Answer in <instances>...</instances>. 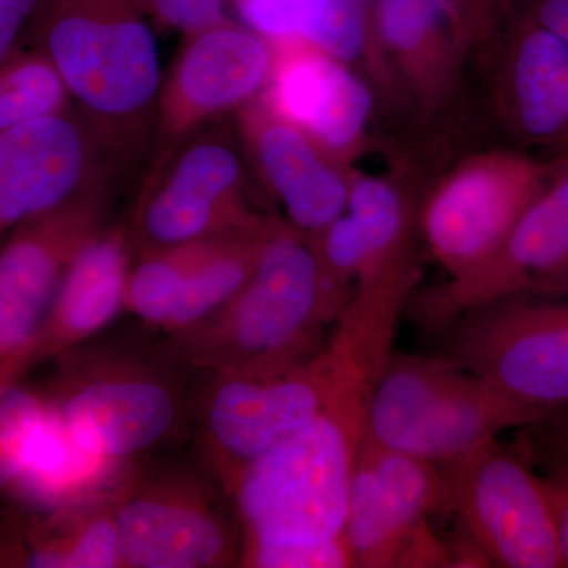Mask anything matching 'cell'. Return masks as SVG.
Segmentation results:
<instances>
[{
	"label": "cell",
	"mask_w": 568,
	"mask_h": 568,
	"mask_svg": "<svg viewBox=\"0 0 568 568\" xmlns=\"http://www.w3.org/2000/svg\"><path fill=\"white\" fill-rule=\"evenodd\" d=\"M351 298L325 267L315 235L283 219L244 287L178 331L174 346L185 361L220 373L278 375L315 357L323 328Z\"/></svg>",
	"instance_id": "1"
},
{
	"label": "cell",
	"mask_w": 568,
	"mask_h": 568,
	"mask_svg": "<svg viewBox=\"0 0 568 568\" xmlns=\"http://www.w3.org/2000/svg\"><path fill=\"white\" fill-rule=\"evenodd\" d=\"M377 379L366 369L354 373L312 422L245 467L234 488L248 547L345 536L351 480Z\"/></svg>",
	"instance_id": "2"
},
{
	"label": "cell",
	"mask_w": 568,
	"mask_h": 568,
	"mask_svg": "<svg viewBox=\"0 0 568 568\" xmlns=\"http://www.w3.org/2000/svg\"><path fill=\"white\" fill-rule=\"evenodd\" d=\"M145 0H48L26 47L51 55L74 103L126 159L148 164L163 74Z\"/></svg>",
	"instance_id": "3"
},
{
	"label": "cell",
	"mask_w": 568,
	"mask_h": 568,
	"mask_svg": "<svg viewBox=\"0 0 568 568\" xmlns=\"http://www.w3.org/2000/svg\"><path fill=\"white\" fill-rule=\"evenodd\" d=\"M547 422L544 410L437 355L395 351L373 388L366 437L447 465L508 429Z\"/></svg>",
	"instance_id": "4"
},
{
	"label": "cell",
	"mask_w": 568,
	"mask_h": 568,
	"mask_svg": "<svg viewBox=\"0 0 568 568\" xmlns=\"http://www.w3.org/2000/svg\"><path fill=\"white\" fill-rule=\"evenodd\" d=\"M432 354L484 377L551 420L568 410V295L510 294L426 332Z\"/></svg>",
	"instance_id": "5"
},
{
	"label": "cell",
	"mask_w": 568,
	"mask_h": 568,
	"mask_svg": "<svg viewBox=\"0 0 568 568\" xmlns=\"http://www.w3.org/2000/svg\"><path fill=\"white\" fill-rule=\"evenodd\" d=\"M250 173L233 114L197 130L159 178L138 190L133 252L189 244L263 222L268 215L250 203Z\"/></svg>",
	"instance_id": "6"
},
{
	"label": "cell",
	"mask_w": 568,
	"mask_h": 568,
	"mask_svg": "<svg viewBox=\"0 0 568 568\" xmlns=\"http://www.w3.org/2000/svg\"><path fill=\"white\" fill-rule=\"evenodd\" d=\"M558 162L506 149L478 152L432 186L417 207L418 234L447 282L493 260Z\"/></svg>",
	"instance_id": "7"
},
{
	"label": "cell",
	"mask_w": 568,
	"mask_h": 568,
	"mask_svg": "<svg viewBox=\"0 0 568 568\" xmlns=\"http://www.w3.org/2000/svg\"><path fill=\"white\" fill-rule=\"evenodd\" d=\"M443 466L452 515L484 566L564 568L544 477L493 440Z\"/></svg>",
	"instance_id": "8"
},
{
	"label": "cell",
	"mask_w": 568,
	"mask_h": 568,
	"mask_svg": "<svg viewBox=\"0 0 568 568\" xmlns=\"http://www.w3.org/2000/svg\"><path fill=\"white\" fill-rule=\"evenodd\" d=\"M275 63V44L227 18L182 36L156 99L151 155L140 186L159 178L197 130L260 97Z\"/></svg>",
	"instance_id": "9"
},
{
	"label": "cell",
	"mask_w": 568,
	"mask_h": 568,
	"mask_svg": "<svg viewBox=\"0 0 568 568\" xmlns=\"http://www.w3.org/2000/svg\"><path fill=\"white\" fill-rule=\"evenodd\" d=\"M140 171L78 106L0 132V230L106 189Z\"/></svg>",
	"instance_id": "10"
},
{
	"label": "cell",
	"mask_w": 568,
	"mask_h": 568,
	"mask_svg": "<svg viewBox=\"0 0 568 568\" xmlns=\"http://www.w3.org/2000/svg\"><path fill=\"white\" fill-rule=\"evenodd\" d=\"M361 369L383 373L332 338L315 357L278 375L222 373L205 405L204 432L234 485L250 463L312 422Z\"/></svg>",
	"instance_id": "11"
},
{
	"label": "cell",
	"mask_w": 568,
	"mask_h": 568,
	"mask_svg": "<svg viewBox=\"0 0 568 568\" xmlns=\"http://www.w3.org/2000/svg\"><path fill=\"white\" fill-rule=\"evenodd\" d=\"M122 189L99 190L13 227L0 254L2 386L24 364L67 268L110 224Z\"/></svg>",
	"instance_id": "12"
},
{
	"label": "cell",
	"mask_w": 568,
	"mask_h": 568,
	"mask_svg": "<svg viewBox=\"0 0 568 568\" xmlns=\"http://www.w3.org/2000/svg\"><path fill=\"white\" fill-rule=\"evenodd\" d=\"M510 294L568 295V156H559L493 260L429 291L416 305V321L428 332L463 310Z\"/></svg>",
	"instance_id": "13"
},
{
	"label": "cell",
	"mask_w": 568,
	"mask_h": 568,
	"mask_svg": "<svg viewBox=\"0 0 568 568\" xmlns=\"http://www.w3.org/2000/svg\"><path fill=\"white\" fill-rule=\"evenodd\" d=\"M233 121L252 173L291 226L317 235L345 213L354 166L284 121L261 97L239 108Z\"/></svg>",
	"instance_id": "14"
},
{
	"label": "cell",
	"mask_w": 568,
	"mask_h": 568,
	"mask_svg": "<svg viewBox=\"0 0 568 568\" xmlns=\"http://www.w3.org/2000/svg\"><path fill=\"white\" fill-rule=\"evenodd\" d=\"M263 102L353 166L365 151L375 95L361 71L302 40L278 41Z\"/></svg>",
	"instance_id": "15"
},
{
	"label": "cell",
	"mask_w": 568,
	"mask_h": 568,
	"mask_svg": "<svg viewBox=\"0 0 568 568\" xmlns=\"http://www.w3.org/2000/svg\"><path fill=\"white\" fill-rule=\"evenodd\" d=\"M417 233V209L399 183L355 170L345 213L315 239L327 271L355 293L418 268Z\"/></svg>",
	"instance_id": "16"
},
{
	"label": "cell",
	"mask_w": 568,
	"mask_h": 568,
	"mask_svg": "<svg viewBox=\"0 0 568 568\" xmlns=\"http://www.w3.org/2000/svg\"><path fill=\"white\" fill-rule=\"evenodd\" d=\"M377 44L422 112L450 99L467 50L459 0H375Z\"/></svg>",
	"instance_id": "17"
},
{
	"label": "cell",
	"mask_w": 568,
	"mask_h": 568,
	"mask_svg": "<svg viewBox=\"0 0 568 568\" xmlns=\"http://www.w3.org/2000/svg\"><path fill=\"white\" fill-rule=\"evenodd\" d=\"M122 567L205 568L230 558V534L207 500L182 488H151L115 511Z\"/></svg>",
	"instance_id": "18"
},
{
	"label": "cell",
	"mask_w": 568,
	"mask_h": 568,
	"mask_svg": "<svg viewBox=\"0 0 568 568\" xmlns=\"http://www.w3.org/2000/svg\"><path fill=\"white\" fill-rule=\"evenodd\" d=\"M58 410L78 446L119 462L159 443L173 426L178 407L170 388L156 379L108 373L69 392Z\"/></svg>",
	"instance_id": "19"
},
{
	"label": "cell",
	"mask_w": 568,
	"mask_h": 568,
	"mask_svg": "<svg viewBox=\"0 0 568 568\" xmlns=\"http://www.w3.org/2000/svg\"><path fill=\"white\" fill-rule=\"evenodd\" d=\"M508 129L525 144L568 156V47L525 18L511 36L497 84Z\"/></svg>",
	"instance_id": "20"
},
{
	"label": "cell",
	"mask_w": 568,
	"mask_h": 568,
	"mask_svg": "<svg viewBox=\"0 0 568 568\" xmlns=\"http://www.w3.org/2000/svg\"><path fill=\"white\" fill-rule=\"evenodd\" d=\"M132 254V219L108 224L81 250L59 284L24 364L81 342L118 315L125 305Z\"/></svg>",
	"instance_id": "21"
},
{
	"label": "cell",
	"mask_w": 568,
	"mask_h": 568,
	"mask_svg": "<svg viewBox=\"0 0 568 568\" xmlns=\"http://www.w3.org/2000/svg\"><path fill=\"white\" fill-rule=\"evenodd\" d=\"M345 538L355 567H455V552L433 530L407 528L384 499L372 467L358 455L351 480Z\"/></svg>",
	"instance_id": "22"
},
{
	"label": "cell",
	"mask_w": 568,
	"mask_h": 568,
	"mask_svg": "<svg viewBox=\"0 0 568 568\" xmlns=\"http://www.w3.org/2000/svg\"><path fill=\"white\" fill-rule=\"evenodd\" d=\"M388 507L407 528L433 530L429 519L450 514V488L443 466L406 452L394 450L365 437L361 450Z\"/></svg>",
	"instance_id": "23"
},
{
	"label": "cell",
	"mask_w": 568,
	"mask_h": 568,
	"mask_svg": "<svg viewBox=\"0 0 568 568\" xmlns=\"http://www.w3.org/2000/svg\"><path fill=\"white\" fill-rule=\"evenodd\" d=\"M77 106L51 55L26 47L0 62V132Z\"/></svg>",
	"instance_id": "24"
},
{
	"label": "cell",
	"mask_w": 568,
	"mask_h": 568,
	"mask_svg": "<svg viewBox=\"0 0 568 568\" xmlns=\"http://www.w3.org/2000/svg\"><path fill=\"white\" fill-rule=\"evenodd\" d=\"M29 567L108 568L121 566L115 514L89 518L80 529L58 544L44 545L32 552Z\"/></svg>",
	"instance_id": "25"
},
{
	"label": "cell",
	"mask_w": 568,
	"mask_h": 568,
	"mask_svg": "<svg viewBox=\"0 0 568 568\" xmlns=\"http://www.w3.org/2000/svg\"><path fill=\"white\" fill-rule=\"evenodd\" d=\"M239 22L272 43L302 40L310 43L323 21L327 0H227Z\"/></svg>",
	"instance_id": "26"
},
{
	"label": "cell",
	"mask_w": 568,
	"mask_h": 568,
	"mask_svg": "<svg viewBox=\"0 0 568 568\" xmlns=\"http://www.w3.org/2000/svg\"><path fill=\"white\" fill-rule=\"evenodd\" d=\"M48 406L29 392L14 386H2V484L9 485L17 474L18 463L29 440L37 432Z\"/></svg>",
	"instance_id": "27"
},
{
	"label": "cell",
	"mask_w": 568,
	"mask_h": 568,
	"mask_svg": "<svg viewBox=\"0 0 568 568\" xmlns=\"http://www.w3.org/2000/svg\"><path fill=\"white\" fill-rule=\"evenodd\" d=\"M246 562L261 568H345L355 559L345 536L321 544H291L248 547Z\"/></svg>",
	"instance_id": "28"
},
{
	"label": "cell",
	"mask_w": 568,
	"mask_h": 568,
	"mask_svg": "<svg viewBox=\"0 0 568 568\" xmlns=\"http://www.w3.org/2000/svg\"><path fill=\"white\" fill-rule=\"evenodd\" d=\"M227 0H145L160 24L175 29L182 36L227 20Z\"/></svg>",
	"instance_id": "29"
},
{
	"label": "cell",
	"mask_w": 568,
	"mask_h": 568,
	"mask_svg": "<svg viewBox=\"0 0 568 568\" xmlns=\"http://www.w3.org/2000/svg\"><path fill=\"white\" fill-rule=\"evenodd\" d=\"M48 0H0V62L22 50Z\"/></svg>",
	"instance_id": "30"
},
{
	"label": "cell",
	"mask_w": 568,
	"mask_h": 568,
	"mask_svg": "<svg viewBox=\"0 0 568 568\" xmlns=\"http://www.w3.org/2000/svg\"><path fill=\"white\" fill-rule=\"evenodd\" d=\"M544 480L555 510L564 568H568V448H564L562 463L558 469L551 476L544 477Z\"/></svg>",
	"instance_id": "31"
},
{
	"label": "cell",
	"mask_w": 568,
	"mask_h": 568,
	"mask_svg": "<svg viewBox=\"0 0 568 568\" xmlns=\"http://www.w3.org/2000/svg\"><path fill=\"white\" fill-rule=\"evenodd\" d=\"M526 18L555 33L568 47V0H532Z\"/></svg>",
	"instance_id": "32"
},
{
	"label": "cell",
	"mask_w": 568,
	"mask_h": 568,
	"mask_svg": "<svg viewBox=\"0 0 568 568\" xmlns=\"http://www.w3.org/2000/svg\"><path fill=\"white\" fill-rule=\"evenodd\" d=\"M564 448H568V429L566 433V437H564Z\"/></svg>",
	"instance_id": "33"
}]
</instances>
